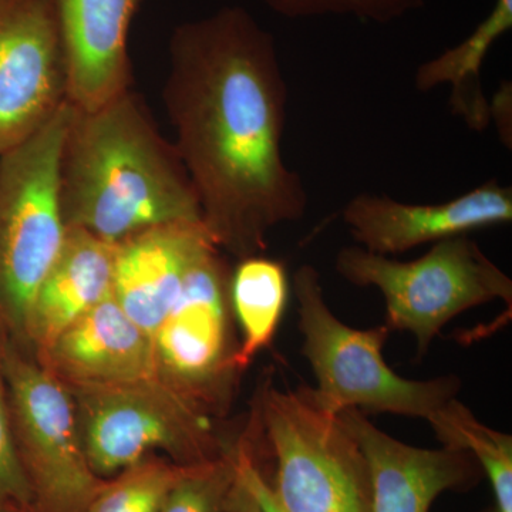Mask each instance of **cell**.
Here are the masks:
<instances>
[{
  "label": "cell",
  "mask_w": 512,
  "mask_h": 512,
  "mask_svg": "<svg viewBox=\"0 0 512 512\" xmlns=\"http://www.w3.org/2000/svg\"><path fill=\"white\" fill-rule=\"evenodd\" d=\"M163 97L215 245L238 261L261 255L309 202L285 163L289 92L274 36L239 6L183 23Z\"/></svg>",
  "instance_id": "obj_1"
},
{
  "label": "cell",
  "mask_w": 512,
  "mask_h": 512,
  "mask_svg": "<svg viewBox=\"0 0 512 512\" xmlns=\"http://www.w3.org/2000/svg\"><path fill=\"white\" fill-rule=\"evenodd\" d=\"M66 227L120 244L158 225L202 221L183 160L130 90L93 111L74 109L60 158Z\"/></svg>",
  "instance_id": "obj_2"
},
{
  "label": "cell",
  "mask_w": 512,
  "mask_h": 512,
  "mask_svg": "<svg viewBox=\"0 0 512 512\" xmlns=\"http://www.w3.org/2000/svg\"><path fill=\"white\" fill-rule=\"evenodd\" d=\"M292 285L298 301L302 355L316 377V387L306 386V392L323 412L336 416L356 409L429 421L457 399L460 377L410 380L397 375L383 357L389 328L345 325L330 311L315 266H299Z\"/></svg>",
  "instance_id": "obj_3"
},
{
  "label": "cell",
  "mask_w": 512,
  "mask_h": 512,
  "mask_svg": "<svg viewBox=\"0 0 512 512\" xmlns=\"http://www.w3.org/2000/svg\"><path fill=\"white\" fill-rule=\"evenodd\" d=\"M252 414L274 458L268 481L284 512H373L365 453L338 416L312 402L306 386L281 390L266 379Z\"/></svg>",
  "instance_id": "obj_4"
},
{
  "label": "cell",
  "mask_w": 512,
  "mask_h": 512,
  "mask_svg": "<svg viewBox=\"0 0 512 512\" xmlns=\"http://www.w3.org/2000/svg\"><path fill=\"white\" fill-rule=\"evenodd\" d=\"M335 268L349 284L382 292L384 325L390 332L412 333L419 357L427 355L444 326L461 313L494 301L512 308L510 276L468 235L436 242L409 262L346 247L336 255Z\"/></svg>",
  "instance_id": "obj_5"
},
{
  "label": "cell",
  "mask_w": 512,
  "mask_h": 512,
  "mask_svg": "<svg viewBox=\"0 0 512 512\" xmlns=\"http://www.w3.org/2000/svg\"><path fill=\"white\" fill-rule=\"evenodd\" d=\"M73 106L0 154V318L20 339L30 306L66 238L60 158Z\"/></svg>",
  "instance_id": "obj_6"
},
{
  "label": "cell",
  "mask_w": 512,
  "mask_h": 512,
  "mask_svg": "<svg viewBox=\"0 0 512 512\" xmlns=\"http://www.w3.org/2000/svg\"><path fill=\"white\" fill-rule=\"evenodd\" d=\"M67 390L84 453L100 478L116 476L156 451L178 466H194L222 456L235 443L215 430L210 414L157 377Z\"/></svg>",
  "instance_id": "obj_7"
},
{
  "label": "cell",
  "mask_w": 512,
  "mask_h": 512,
  "mask_svg": "<svg viewBox=\"0 0 512 512\" xmlns=\"http://www.w3.org/2000/svg\"><path fill=\"white\" fill-rule=\"evenodd\" d=\"M231 275L221 249H205L153 335L158 379L211 417L227 412L242 373Z\"/></svg>",
  "instance_id": "obj_8"
},
{
  "label": "cell",
  "mask_w": 512,
  "mask_h": 512,
  "mask_svg": "<svg viewBox=\"0 0 512 512\" xmlns=\"http://www.w3.org/2000/svg\"><path fill=\"white\" fill-rule=\"evenodd\" d=\"M10 423L32 493L30 512H86L106 478L94 474L69 390L45 367L0 350Z\"/></svg>",
  "instance_id": "obj_9"
},
{
  "label": "cell",
  "mask_w": 512,
  "mask_h": 512,
  "mask_svg": "<svg viewBox=\"0 0 512 512\" xmlns=\"http://www.w3.org/2000/svg\"><path fill=\"white\" fill-rule=\"evenodd\" d=\"M67 103L53 0H0V154L37 133Z\"/></svg>",
  "instance_id": "obj_10"
},
{
  "label": "cell",
  "mask_w": 512,
  "mask_h": 512,
  "mask_svg": "<svg viewBox=\"0 0 512 512\" xmlns=\"http://www.w3.org/2000/svg\"><path fill=\"white\" fill-rule=\"evenodd\" d=\"M342 220L360 248L399 255L430 242L510 224L512 188L490 180L439 204H409L362 192L346 202Z\"/></svg>",
  "instance_id": "obj_11"
},
{
  "label": "cell",
  "mask_w": 512,
  "mask_h": 512,
  "mask_svg": "<svg viewBox=\"0 0 512 512\" xmlns=\"http://www.w3.org/2000/svg\"><path fill=\"white\" fill-rule=\"evenodd\" d=\"M340 423L365 453L373 483V512H429L447 491H468L484 473L461 448L430 450L384 433L356 409L343 410Z\"/></svg>",
  "instance_id": "obj_12"
},
{
  "label": "cell",
  "mask_w": 512,
  "mask_h": 512,
  "mask_svg": "<svg viewBox=\"0 0 512 512\" xmlns=\"http://www.w3.org/2000/svg\"><path fill=\"white\" fill-rule=\"evenodd\" d=\"M141 2L53 0L74 109H99L131 89L128 35Z\"/></svg>",
  "instance_id": "obj_13"
},
{
  "label": "cell",
  "mask_w": 512,
  "mask_h": 512,
  "mask_svg": "<svg viewBox=\"0 0 512 512\" xmlns=\"http://www.w3.org/2000/svg\"><path fill=\"white\" fill-rule=\"evenodd\" d=\"M36 362L66 387L157 377L153 339L113 295L67 326L49 348L36 355Z\"/></svg>",
  "instance_id": "obj_14"
},
{
  "label": "cell",
  "mask_w": 512,
  "mask_h": 512,
  "mask_svg": "<svg viewBox=\"0 0 512 512\" xmlns=\"http://www.w3.org/2000/svg\"><path fill=\"white\" fill-rule=\"evenodd\" d=\"M212 245L202 221L158 225L117 244L114 299L151 339L174 305L188 269Z\"/></svg>",
  "instance_id": "obj_15"
},
{
  "label": "cell",
  "mask_w": 512,
  "mask_h": 512,
  "mask_svg": "<svg viewBox=\"0 0 512 512\" xmlns=\"http://www.w3.org/2000/svg\"><path fill=\"white\" fill-rule=\"evenodd\" d=\"M116 252L117 244L67 227L60 254L37 289L26 319L25 339L36 355L74 320L113 295Z\"/></svg>",
  "instance_id": "obj_16"
},
{
  "label": "cell",
  "mask_w": 512,
  "mask_h": 512,
  "mask_svg": "<svg viewBox=\"0 0 512 512\" xmlns=\"http://www.w3.org/2000/svg\"><path fill=\"white\" fill-rule=\"evenodd\" d=\"M511 29L512 0H495L490 13L463 42L417 67L414 86L420 93L439 86L450 87L451 113L481 133L490 126V100L484 94L481 70L495 43Z\"/></svg>",
  "instance_id": "obj_17"
},
{
  "label": "cell",
  "mask_w": 512,
  "mask_h": 512,
  "mask_svg": "<svg viewBox=\"0 0 512 512\" xmlns=\"http://www.w3.org/2000/svg\"><path fill=\"white\" fill-rule=\"evenodd\" d=\"M285 265L254 255L239 259L232 269L231 306L241 330L237 363L244 372L262 349L271 345L289 298Z\"/></svg>",
  "instance_id": "obj_18"
},
{
  "label": "cell",
  "mask_w": 512,
  "mask_h": 512,
  "mask_svg": "<svg viewBox=\"0 0 512 512\" xmlns=\"http://www.w3.org/2000/svg\"><path fill=\"white\" fill-rule=\"evenodd\" d=\"M441 446L471 454L493 488L497 512H512V437L485 426L458 399L429 420Z\"/></svg>",
  "instance_id": "obj_19"
},
{
  "label": "cell",
  "mask_w": 512,
  "mask_h": 512,
  "mask_svg": "<svg viewBox=\"0 0 512 512\" xmlns=\"http://www.w3.org/2000/svg\"><path fill=\"white\" fill-rule=\"evenodd\" d=\"M183 468L151 454L106 478L86 512H161Z\"/></svg>",
  "instance_id": "obj_20"
},
{
  "label": "cell",
  "mask_w": 512,
  "mask_h": 512,
  "mask_svg": "<svg viewBox=\"0 0 512 512\" xmlns=\"http://www.w3.org/2000/svg\"><path fill=\"white\" fill-rule=\"evenodd\" d=\"M238 440L222 456L184 466L161 512H228L238 481Z\"/></svg>",
  "instance_id": "obj_21"
},
{
  "label": "cell",
  "mask_w": 512,
  "mask_h": 512,
  "mask_svg": "<svg viewBox=\"0 0 512 512\" xmlns=\"http://www.w3.org/2000/svg\"><path fill=\"white\" fill-rule=\"evenodd\" d=\"M282 18H352L386 25L423 8L426 0H261Z\"/></svg>",
  "instance_id": "obj_22"
},
{
  "label": "cell",
  "mask_w": 512,
  "mask_h": 512,
  "mask_svg": "<svg viewBox=\"0 0 512 512\" xmlns=\"http://www.w3.org/2000/svg\"><path fill=\"white\" fill-rule=\"evenodd\" d=\"M0 507L32 511V493L16 448L10 423L5 380L0 372Z\"/></svg>",
  "instance_id": "obj_23"
},
{
  "label": "cell",
  "mask_w": 512,
  "mask_h": 512,
  "mask_svg": "<svg viewBox=\"0 0 512 512\" xmlns=\"http://www.w3.org/2000/svg\"><path fill=\"white\" fill-rule=\"evenodd\" d=\"M237 464L239 480L247 487L249 493L254 495L262 512H284L279 507L272 493L271 484L256 460L255 433L251 426L245 431L244 436L238 439Z\"/></svg>",
  "instance_id": "obj_24"
},
{
  "label": "cell",
  "mask_w": 512,
  "mask_h": 512,
  "mask_svg": "<svg viewBox=\"0 0 512 512\" xmlns=\"http://www.w3.org/2000/svg\"><path fill=\"white\" fill-rule=\"evenodd\" d=\"M511 83L504 82L503 86L494 94V99L488 101L490 109V123L494 121L504 146L512 147V97Z\"/></svg>",
  "instance_id": "obj_25"
},
{
  "label": "cell",
  "mask_w": 512,
  "mask_h": 512,
  "mask_svg": "<svg viewBox=\"0 0 512 512\" xmlns=\"http://www.w3.org/2000/svg\"><path fill=\"white\" fill-rule=\"evenodd\" d=\"M228 512H262L254 495L249 493L247 487L239 480V476L237 485L232 491L231 500H229Z\"/></svg>",
  "instance_id": "obj_26"
},
{
  "label": "cell",
  "mask_w": 512,
  "mask_h": 512,
  "mask_svg": "<svg viewBox=\"0 0 512 512\" xmlns=\"http://www.w3.org/2000/svg\"><path fill=\"white\" fill-rule=\"evenodd\" d=\"M0 512H19V511L12 510V508L0 507Z\"/></svg>",
  "instance_id": "obj_27"
}]
</instances>
